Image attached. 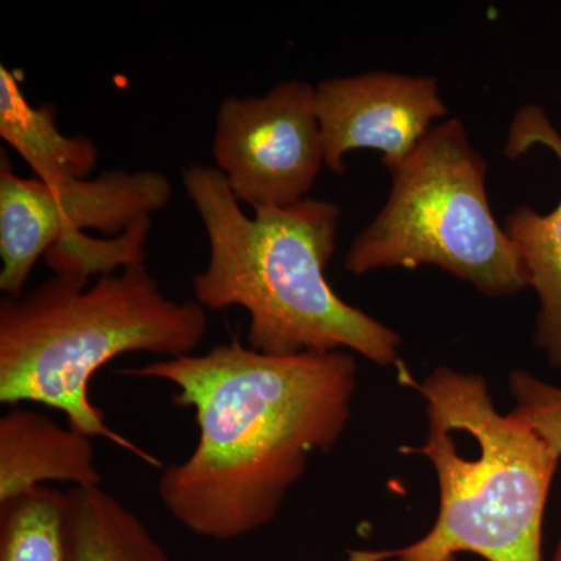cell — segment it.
Masks as SVG:
<instances>
[{"mask_svg": "<svg viewBox=\"0 0 561 561\" xmlns=\"http://www.w3.org/2000/svg\"><path fill=\"white\" fill-rule=\"evenodd\" d=\"M121 373L172 383L173 402L194 411L197 446L158 493L184 529L217 541L276 518L309 457L342 437L357 386L348 351L273 356L239 341Z\"/></svg>", "mask_w": 561, "mask_h": 561, "instance_id": "obj_1", "label": "cell"}, {"mask_svg": "<svg viewBox=\"0 0 561 561\" xmlns=\"http://www.w3.org/2000/svg\"><path fill=\"white\" fill-rule=\"evenodd\" d=\"M183 184L209 242L208 265L192 279L202 308L245 309L247 345L261 353L348 351L400 367L413 382L401 365L400 335L343 301L324 276L337 245L339 205L308 197L249 217L219 169L192 164Z\"/></svg>", "mask_w": 561, "mask_h": 561, "instance_id": "obj_2", "label": "cell"}, {"mask_svg": "<svg viewBox=\"0 0 561 561\" xmlns=\"http://www.w3.org/2000/svg\"><path fill=\"white\" fill-rule=\"evenodd\" d=\"M206 331V309L195 300L165 297L146 264L94 283L54 275L28 294L0 301V402L57 409L72 430L162 468L157 457L106 424L90 400V382L122 354L187 356Z\"/></svg>", "mask_w": 561, "mask_h": 561, "instance_id": "obj_3", "label": "cell"}, {"mask_svg": "<svg viewBox=\"0 0 561 561\" xmlns=\"http://www.w3.org/2000/svg\"><path fill=\"white\" fill-rule=\"evenodd\" d=\"M442 402L470 437L465 451L451 420L427 404L430 430L420 448L434 465L440 508L421 540L390 551H353L348 561H541L542 519L559 457L518 416L494 408L482 376L437 368L419 386Z\"/></svg>", "mask_w": 561, "mask_h": 561, "instance_id": "obj_4", "label": "cell"}, {"mask_svg": "<svg viewBox=\"0 0 561 561\" xmlns=\"http://www.w3.org/2000/svg\"><path fill=\"white\" fill-rule=\"evenodd\" d=\"M390 173L389 198L351 242L346 271L435 265L491 298L530 286L518 247L491 213L486 161L463 122L435 125Z\"/></svg>", "mask_w": 561, "mask_h": 561, "instance_id": "obj_5", "label": "cell"}, {"mask_svg": "<svg viewBox=\"0 0 561 561\" xmlns=\"http://www.w3.org/2000/svg\"><path fill=\"white\" fill-rule=\"evenodd\" d=\"M171 181L160 172L113 169L69 186H47L0 168V290L21 297L41 256L70 236L98 230L124 234L171 202Z\"/></svg>", "mask_w": 561, "mask_h": 561, "instance_id": "obj_6", "label": "cell"}, {"mask_svg": "<svg viewBox=\"0 0 561 561\" xmlns=\"http://www.w3.org/2000/svg\"><path fill=\"white\" fill-rule=\"evenodd\" d=\"M213 154L241 205L256 210L305 201L324 165L316 87L286 80L262 95L225 99Z\"/></svg>", "mask_w": 561, "mask_h": 561, "instance_id": "obj_7", "label": "cell"}, {"mask_svg": "<svg viewBox=\"0 0 561 561\" xmlns=\"http://www.w3.org/2000/svg\"><path fill=\"white\" fill-rule=\"evenodd\" d=\"M316 111L324 165L334 173L345 172L346 154L360 149L381 151L390 171L448 114L434 77L382 70L320 81Z\"/></svg>", "mask_w": 561, "mask_h": 561, "instance_id": "obj_8", "label": "cell"}, {"mask_svg": "<svg viewBox=\"0 0 561 561\" xmlns=\"http://www.w3.org/2000/svg\"><path fill=\"white\" fill-rule=\"evenodd\" d=\"M537 144L561 161L559 131L540 108L526 106L513 121L505 153L515 158ZM505 231L518 247L530 287L540 300L535 343L552 367L561 368V201L549 214L518 206L508 214Z\"/></svg>", "mask_w": 561, "mask_h": 561, "instance_id": "obj_9", "label": "cell"}, {"mask_svg": "<svg viewBox=\"0 0 561 561\" xmlns=\"http://www.w3.org/2000/svg\"><path fill=\"white\" fill-rule=\"evenodd\" d=\"M47 482L101 486L91 437L31 409H10L0 419V505Z\"/></svg>", "mask_w": 561, "mask_h": 561, "instance_id": "obj_10", "label": "cell"}, {"mask_svg": "<svg viewBox=\"0 0 561 561\" xmlns=\"http://www.w3.org/2000/svg\"><path fill=\"white\" fill-rule=\"evenodd\" d=\"M0 136L47 186L90 180L98 169V146L87 136H66L57 125V108L31 105L5 66H0Z\"/></svg>", "mask_w": 561, "mask_h": 561, "instance_id": "obj_11", "label": "cell"}, {"mask_svg": "<svg viewBox=\"0 0 561 561\" xmlns=\"http://www.w3.org/2000/svg\"><path fill=\"white\" fill-rule=\"evenodd\" d=\"M66 561H172L138 516L102 486L66 493Z\"/></svg>", "mask_w": 561, "mask_h": 561, "instance_id": "obj_12", "label": "cell"}, {"mask_svg": "<svg viewBox=\"0 0 561 561\" xmlns=\"http://www.w3.org/2000/svg\"><path fill=\"white\" fill-rule=\"evenodd\" d=\"M66 493L39 486L0 505V561H66Z\"/></svg>", "mask_w": 561, "mask_h": 561, "instance_id": "obj_13", "label": "cell"}, {"mask_svg": "<svg viewBox=\"0 0 561 561\" xmlns=\"http://www.w3.org/2000/svg\"><path fill=\"white\" fill-rule=\"evenodd\" d=\"M150 225L151 220L142 221L116 238H92L87 232L70 236L47 251V265L55 275H79L91 279L130 265L146 264Z\"/></svg>", "mask_w": 561, "mask_h": 561, "instance_id": "obj_14", "label": "cell"}, {"mask_svg": "<svg viewBox=\"0 0 561 561\" xmlns=\"http://www.w3.org/2000/svg\"><path fill=\"white\" fill-rule=\"evenodd\" d=\"M511 391L515 398L512 413L522 419L540 440L561 459V389L542 382L529 371L511 375Z\"/></svg>", "mask_w": 561, "mask_h": 561, "instance_id": "obj_15", "label": "cell"}, {"mask_svg": "<svg viewBox=\"0 0 561 561\" xmlns=\"http://www.w3.org/2000/svg\"><path fill=\"white\" fill-rule=\"evenodd\" d=\"M552 561H561V541L557 546L556 553H553Z\"/></svg>", "mask_w": 561, "mask_h": 561, "instance_id": "obj_16", "label": "cell"}]
</instances>
